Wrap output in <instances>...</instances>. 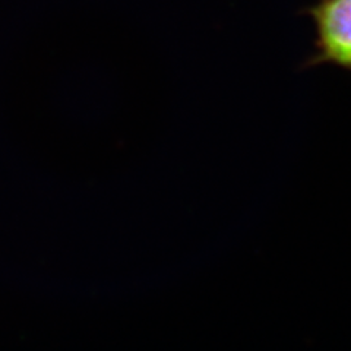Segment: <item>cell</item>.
<instances>
[{
  "label": "cell",
  "mask_w": 351,
  "mask_h": 351,
  "mask_svg": "<svg viewBox=\"0 0 351 351\" xmlns=\"http://www.w3.org/2000/svg\"><path fill=\"white\" fill-rule=\"evenodd\" d=\"M315 24V53L306 66L334 64L351 72V0H317L306 9Z\"/></svg>",
  "instance_id": "cell-1"
}]
</instances>
